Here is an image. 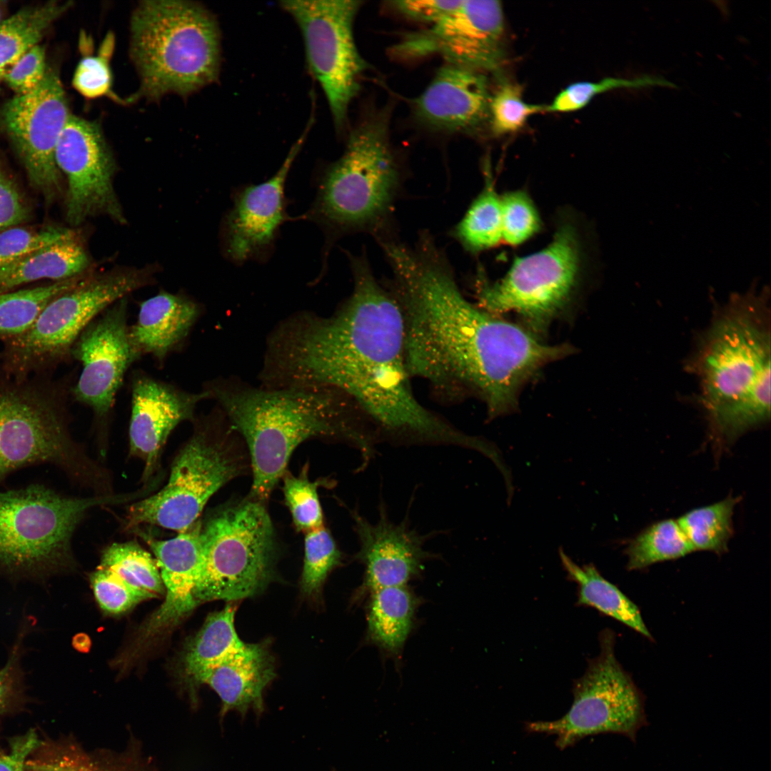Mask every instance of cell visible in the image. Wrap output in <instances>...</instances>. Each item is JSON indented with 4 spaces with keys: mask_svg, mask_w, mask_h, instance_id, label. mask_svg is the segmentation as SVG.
I'll list each match as a JSON object with an SVG mask.
<instances>
[{
    "mask_svg": "<svg viewBox=\"0 0 771 771\" xmlns=\"http://www.w3.org/2000/svg\"><path fill=\"white\" fill-rule=\"evenodd\" d=\"M347 256L351 295L330 316L301 311L280 321L266 338L259 385L340 390L361 409L378 443L465 447L468 434L413 391L396 297L376 279L364 253Z\"/></svg>",
    "mask_w": 771,
    "mask_h": 771,
    "instance_id": "6da1fadb",
    "label": "cell"
},
{
    "mask_svg": "<svg viewBox=\"0 0 771 771\" xmlns=\"http://www.w3.org/2000/svg\"><path fill=\"white\" fill-rule=\"evenodd\" d=\"M390 269L410 376L427 381L449 400L478 396L490 419L512 411L530 377L572 353L570 346L543 344L469 302L434 243L403 251Z\"/></svg>",
    "mask_w": 771,
    "mask_h": 771,
    "instance_id": "7a4b0ae2",
    "label": "cell"
},
{
    "mask_svg": "<svg viewBox=\"0 0 771 771\" xmlns=\"http://www.w3.org/2000/svg\"><path fill=\"white\" fill-rule=\"evenodd\" d=\"M240 435L248 454L253 481L249 496L266 504L287 471L289 460L306 440L345 442L369 458L374 442L369 423L349 396L328 387L269 388L236 377L205 383Z\"/></svg>",
    "mask_w": 771,
    "mask_h": 771,
    "instance_id": "3957f363",
    "label": "cell"
},
{
    "mask_svg": "<svg viewBox=\"0 0 771 771\" xmlns=\"http://www.w3.org/2000/svg\"><path fill=\"white\" fill-rule=\"evenodd\" d=\"M770 319L765 296L731 298L690 360L712 430L727 441L770 419Z\"/></svg>",
    "mask_w": 771,
    "mask_h": 771,
    "instance_id": "277c9868",
    "label": "cell"
},
{
    "mask_svg": "<svg viewBox=\"0 0 771 771\" xmlns=\"http://www.w3.org/2000/svg\"><path fill=\"white\" fill-rule=\"evenodd\" d=\"M72 380L69 374L18 379L0 362V483L18 470L49 464L96 495L112 491L108 471L71 433Z\"/></svg>",
    "mask_w": 771,
    "mask_h": 771,
    "instance_id": "5b68a950",
    "label": "cell"
},
{
    "mask_svg": "<svg viewBox=\"0 0 771 771\" xmlns=\"http://www.w3.org/2000/svg\"><path fill=\"white\" fill-rule=\"evenodd\" d=\"M389 114L362 121L350 133L342 156L325 171L309 217L335 238L366 232L393 234L395 201L404 181L390 141Z\"/></svg>",
    "mask_w": 771,
    "mask_h": 771,
    "instance_id": "8992f818",
    "label": "cell"
},
{
    "mask_svg": "<svg viewBox=\"0 0 771 771\" xmlns=\"http://www.w3.org/2000/svg\"><path fill=\"white\" fill-rule=\"evenodd\" d=\"M130 51L141 79L137 96H187L218 79V24L196 2L143 1L132 14Z\"/></svg>",
    "mask_w": 771,
    "mask_h": 771,
    "instance_id": "52a82bcc",
    "label": "cell"
},
{
    "mask_svg": "<svg viewBox=\"0 0 771 771\" xmlns=\"http://www.w3.org/2000/svg\"><path fill=\"white\" fill-rule=\"evenodd\" d=\"M144 490L64 495L46 485L0 490V576L46 580L74 565L71 540L93 508L133 503Z\"/></svg>",
    "mask_w": 771,
    "mask_h": 771,
    "instance_id": "ba28073f",
    "label": "cell"
},
{
    "mask_svg": "<svg viewBox=\"0 0 771 771\" xmlns=\"http://www.w3.org/2000/svg\"><path fill=\"white\" fill-rule=\"evenodd\" d=\"M166 485L131 503L126 528L157 525L178 533L198 520L209 499L250 468L246 447L222 409L196 417Z\"/></svg>",
    "mask_w": 771,
    "mask_h": 771,
    "instance_id": "9c48e42d",
    "label": "cell"
},
{
    "mask_svg": "<svg viewBox=\"0 0 771 771\" xmlns=\"http://www.w3.org/2000/svg\"><path fill=\"white\" fill-rule=\"evenodd\" d=\"M201 521L197 605L238 601L261 593L277 578L280 554L266 505L249 495L213 508Z\"/></svg>",
    "mask_w": 771,
    "mask_h": 771,
    "instance_id": "30bf717a",
    "label": "cell"
},
{
    "mask_svg": "<svg viewBox=\"0 0 771 771\" xmlns=\"http://www.w3.org/2000/svg\"><path fill=\"white\" fill-rule=\"evenodd\" d=\"M153 271L114 268L90 273L41 310L30 327L2 342L0 362L18 379L54 374L71 360V348L84 329L106 308L131 292L149 285Z\"/></svg>",
    "mask_w": 771,
    "mask_h": 771,
    "instance_id": "8fae6325",
    "label": "cell"
},
{
    "mask_svg": "<svg viewBox=\"0 0 771 771\" xmlns=\"http://www.w3.org/2000/svg\"><path fill=\"white\" fill-rule=\"evenodd\" d=\"M583 263L577 227L570 222L560 223L548 245L516 258L501 279L490 283L480 278L477 306L496 316L513 311L541 332L574 296Z\"/></svg>",
    "mask_w": 771,
    "mask_h": 771,
    "instance_id": "7c38bea8",
    "label": "cell"
},
{
    "mask_svg": "<svg viewBox=\"0 0 771 771\" xmlns=\"http://www.w3.org/2000/svg\"><path fill=\"white\" fill-rule=\"evenodd\" d=\"M573 695L562 717L530 722L527 730L555 735L556 746L563 750L601 733L621 734L635 742L638 731L647 725L643 698L616 660L610 631L601 634L600 652L576 680Z\"/></svg>",
    "mask_w": 771,
    "mask_h": 771,
    "instance_id": "4fadbf2b",
    "label": "cell"
},
{
    "mask_svg": "<svg viewBox=\"0 0 771 771\" xmlns=\"http://www.w3.org/2000/svg\"><path fill=\"white\" fill-rule=\"evenodd\" d=\"M359 0H284L303 37L309 70L321 86L337 129L344 128L349 106L360 91L368 64L354 38Z\"/></svg>",
    "mask_w": 771,
    "mask_h": 771,
    "instance_id": "5bb4252c",
    "label": "cell"
},
{
    "mask_svg": "<svg viewBox=\"0 0 771 771\" xmlns=\"http://www.w3.org/2000/svg\"><path fill=\"white\" fill-rule=\"evenodd\" d=\"M70 115L59 75L51 67H47L36 88L16 95L0 109V126L31 185L47 205L62 192V174L56 163L55 151Z\"/></svg>",
    "mask_w": 771,
    "mask_h": 771,
    "instance_id": "9a60e30c",
    "label": "cell"
},
{
    "mask_svg": "<svg viewBox=\"0 0 771 771\" xmlns=\"http://www.w3.org/2000/svg\"><path fill=\"white\" fill-rule=\"evenodd\" d=\"M504 14L500 1L461 0L428 29L405 34L393 46L401 59L435 54L446 64L482 73L498 72L503 60Z\"/></svg>",
    "mask_w": 771,
    "mask_h": 771,
    "instance_id": "2e32d148",
    "label": "cell"
},
{
    "mask_svg": "<svg viewBox=\"0 0 771 771\" xmlns=\"http://www.w3.org/2000/svg\"><path fill=\"white\" fill-rule=\"evenodd\" d=\"M55 161L66 179V218L71 226L96 216L126 223L113 183L115 160L97 122L71 114L58 140Z\"/></svg>",
    "mask_w": 771,
    "mask_h": 771,
    "instance_id": "e0dca14e",
    "label": "cell"
},
{
    "mask_svg": "<svg viewBox=\"0 0 771 771\" xmlns=\"http://www.w3.org/2000/svg\"><path fill=\"white\" fill-rule=\"evenodd\" d=\"M129 326L125 297L91 321L71 348V359L81 364L71 397L91 408L101 426L109 420L126 371L141 356L131 342Z\"/></svg>",
    "mask_w": 771,
    "mask_h": 771,
    "instance_id": "ac0fdd59",
    "label": "cell"
},
{
    "mask_svg": "<svg viewBox=\"0 0 771 771\" xmlns=\"http://www.w3.org/2000/svg\"><path fill=\"white\" fill-rule=\"evenodd\" d=\"M211 399L208 391L197 393L136 372L131 380V412L128 428L129 453L143 462L141 481L151 482L173 430L182 422H193L196 409Z\"/></svg>",
    "mask_w": 771,
    "mask_h": 771,
    "instance_id": "d6986e66",
    "label": "cell"
},
{
    "mask_svg": "<svg viewBox=\"0 0 771 771\" xmlns=\"http://www.w3.org/2000/svg\"><path fill=\"white\" fill-rule=\"evenodd\" d=\"M293 145L278 171L268 180L251 185L235 195L226 217L223 236L226 252L236 261H243L268 250L284 219V187L289 170L310 131Z\"/></svg>",
    "mask_w": 771,
    "mask_h": 771,
    "instance_id": "ffe728a7",
    "label": "cell"
},
{
    "mask_svg": "<svg viewBox=\"0 0 771 771\" xmlns=\"http://www.w3.org/2000/svg\"><path fill=\"white\" fill-rule=\"evenodd\" d=\"M351 514L359 543L355 558L365 567L364 589L405 586L433 555L424 549L430 534H420L407 520L398 524L390 521L384 503H381L374 523L356 511Z\"/></svg>",
    "mask_w": 771,
    "mask_h": 771,
    "instance_id": "44dd1931",
    "label": "cell"
},
{
    "mask_svg": "<svg viewBox=\"0 0 771 771\" xmlns=\"http://www.w3.org/2000/svg\"><path fill=\"white\" fill-rule=\"evenodd\" d=\"M490 94L484 73L446 64L412 100L417 120L435 131L469 133L488 120Z\"/></svg>",
    "mask_w": 771,
    "mask_h": 771,
    "instance_id": "7402d4cb",
    "label": "cell"
},
{
    "mask_svg": "<svg viewBox=\"0 0 771 771\" xmlns=\"http://www.w3.org/2000/svg\"><path fill=\"white\" fill-rule=\"evenodd\" d=\"M201 519L172 538L159 540L147 533L139 535L156 557L166 599L149 619L146 633L152 634L177 623L198 605L193 590L201 559Z\"/></svg>",
    "mask_w": 771,
    "mask_h": 771,
    "instance_id": "603a6c76",
    "label": "cell"
},
{
    "mask_svg": "<svg viewBox=\"0 0 771 771\" xmlns=\"http://www.w3.org/2000/svg\"><path fill=\"white\" fill-rule=\"evenodd\" d=\"M274 657L268 641L247 643L246 647L206 671L197 683L206 684L221 701V717L235 710H263V692L276 677Z\"/></svg>",
    "mask_w": 771,
    "mask_h": 771,
    "instance_id": "cb8c5ba5",
    "label": "cell"
},
{
    "mask_svg": "<svg viewBox=\"0 0 771 771\" xmlns=\"http://www.w3.org/2000/svg\"><path fill=\"white\" fill-rule=\"evenodd\" d=\"M201 314L199 305L181 294L161 291L142 301L136 321L129 326L132 343L142 356L158 363L188 336Z\"/></svg>",
    "mask_w": 771,
    "mask_h": 771,
    "instance_id": "d4e9b609",
    "label": "cell"
},
{
    "mask_svg": "<svg viewBox=\"0 0 771 771\" xmlns=\"http://www.w3.org/2000/svg\"><path fill=\"white\" fill-rule=\"evenodd\" d=\"M91 261L79 235L36 249L0 267V294L39 280L59 281L89 272Z\"/></svg>",
    "mask_w": 771,
    "mask_h": 771,
    "instance_id": "484cf974",
    "label": "cell"
},
{
    "mask_svg": "<svg viewBox=\"0 0 771 771\" xmlns=\"http://www.w3.org/2000/svg\"><path fill=\"white\" fill-rule=\"evenodd\" d=\"M561 564L571 580L578 587V605L592 607L652 640L640 611L615 585L607 580L593 564L575 563L562 548Z\"/></svg>",
    "mask_w": 771,
    "mask_h": 771,
    "instance_id": "4316f807",
    "label": "cell"
},
{
    "mask_svg": "<svg viewBox=\"0 0 771 771\" xmlns=\"http://www.w3.org/2000/svg\"><path fill=\"white\" fill-rule=\"evenodd\" d=\"M416 599L405 586L371 591L368 607L369 640L382 649L396 654L411 630Z\"/></svg>",
    "mask_w": 771,
    "mask_h": 771,
    "instance_id": "83f0119b",
    "label": "cell"
},
{
    "mask_svg": "<svg viewBox=\"0 0 771 771\" xmlns=\"http://www.w3.org/2000/svg\"><path fill=\"white\" fill-rule=\"evenodd\" d=\"M237 604L228 602L223 609L211 613L191 640L184 657L188 676L197 682L208 669L243 649L247 643L235 628Z\"/></svg>",
    "mask_w": 771,
    "mask_h": 771,
    "instance_id": "f1b7e54d",
    "label": "cell"
},
{
    "mask_svg": "<svg viewBox=\"0 0 771 771\" xmlns=\"http://www.w3.org/2000/svg\"><path fill=\"white\" fill-rule=\"evenodd\" d=\"M70 1H49L28 6L0 23V76L39 42L50 26L71 7Z\"/></svg>",
    "mask_w": 771,
    "mask_h": 771,
    "instance_id": "f546056e",
    "label": "cell"
},
{
    "mask_svg": "<svg viewBox=\"0 0 771 771\" xmlns=\"http://www.w3.org/2000/svg\"><path fill=\"white\" fill-rule=\"evenodd\" d=\"M484 178L482 191L452 232L461 246L473 253L490 249L503 242L500 196L487 166L484 168Z\"/></svg>",
    "mask_w": 771,
    "mask_h": 771,
    "instance_id": "4dcf8cb0",
    "label": "cell"
},
{
    "mask_svg": "<svg viewBox=\"0 0 771 771\" xmlns=\"http://www.w3.org/2000/svg\"><path fill=\"white\" fill-rule=\"evenodd\" d=\"M99 567L111 571L143 600L156 598L164 592L156 559L135 542L109 545L102 553Z\"/></svg>",
    "mask_w": 771,
    "mask_h": 771,
    "instance_id": "1f68e13d",
    "label": "cell"
},
{
    "mask_svg": "<svg viewBox=\"0 0 771 771\" xmlns=\"http://www.w3.org/2000/svg\"><path fill=\"white\" fill-rule=\"evenodd\" d=\"M26 771H156L136 754L89 752L75 744L56 747L46 758L28 760Z\"/></svg>",
    "mask_w": 771,
    "mask_h": 771,
    "instance_id": "d6a6232c",
    "label": "cell"
},
{
    "mask_svg": "<svg viewBox=\"0 0 771 771\" xmlns=\"http://www.w3.org/2000/svg\"><path fill=\"white\" fill-rule=\"evenodd\" d=\"M84 277L85 275H80L44 286L0 294L1 342L24 333L49 301L75 286Z\"/></svg>",
    "mask_w": 771,
    "mask_h": 771,
    "instance_id": "836d02e7",
    "label": "cell"
},
{
    "mask_svg": "<svg viewBox=\"0 0 771 771\" xmlns=\"http://www.w3.org/2000/svg\"><path fill=\"white\" fill-rule=\"evenodd\" d=\"M694 550L677 520H662L629 543L625 550L628 569L640 570L656 563L683 557Z\"/></svg>",
    "mask_w": 771,
    "mask_h": 771,
    "instance_id": "e575fe53",
    "label": "cell"
},
{
    "mask_svg": "<svg viewBox=\"0 0 771 771\" xmlns=\"http://www.w3.org/2000/svg\"><path fill=\"white\" fill-rule=\"evenodd\" d=\"M737 498L692 510L677 521L694 550L722 553L732 533V515Z\"/></svg>",
    "mask_w": 771,
    "mask_h": 771,
    "instance_id": "d590c367",
    "label": "cell"
},
{
    "mask_svg": "<svg viewBox=\"0 0 771 771\" xmlns=\"http://www.w3.org/2000/svg\"><path fill=\"white\" fill-rule=\"evenodd\" d=\"M342 558L333 537L324 525L306 532L299 583L301 594L308 600L318 599L326 580L341 564Z\"/></svg>",
    "mask_w": 771,
    "mask_h": 771,
    "instance_id": "8d00e7d4",
    "label": "cell"
},
{
    "mask_svg": "<svg viewBox=\"0 0 771 771\" xmlns=\"http://www.w3.org/2000/svg\"><path fill=\"white\" fill-rule=\"evenodd\" d=\"M656 86H675L661 76L647 74L635 79L607 77L598 81H578L560 91L550 104L545 105V112H573L584 108L595 96L607 91L620 88L640 89Z\"/></svg>",
    "mask_w": 771,
    "mask_h": 771,
    "instance_id": "74e56055",
    "label": "cell"
},
{
    "mask_svg": "<svg viewBox=\"0 0 771 771\" xmlns=\"http://www.w3.org/2000/svg\"><path fill=\"white\" fill-rule=\"evenodd\" d=\"M305 465L298 475L286 471L282 477L286 506L298 531L305 533L323 525V515L318 488L322 480L311 481Z\"/></svg>",
    "mask_w": 771,
    "mask_h": 771,
    "instance_id": "f35d334b",
    "label": "cell"
},
{
    "mask_svg": "<svg viewBox=\"0 0 771 771\" xmlns=\"http://www.w3.org/2000/svg\"><path fill=\"white\" fill-rule=\"evenodd\" d=\"M545 110V105L524 101L520 86L504 82L490 99L488 120L492 133L499 136L517 132L532 116Z\"/></svg>",
    "mask_w": 771,
    "mask_h": 771,
    "instance_id": "ab89813d",
    "label": "cell"
},
{
    "mask_svg": "<svg viewBox=\"0 0 771 771\" xmlns=\"http://www.w3.org/2000/svg\"><path fill=\"white\" fill-rule=\"evenodd\" d=\"M502 241L518 246L542 228L539 213L530 196L523 190L508 191L500 196Z\"/></svg>",
    "mask_w": 771,
    "mask_h": 771,
    "instance_id": "60d3db41",
    "label": "cell"
},
{
    "mask_svg": "<svg viewBox=\"0 0 771 771\" xmlns=\"http://www.w3.org/2000/svg\"><path fill=\"white\" fill-rule=\"evenodd\" d=\"M74 229L57 226H15L0 233V267L70 236Z\"/></svg>",
    "mask_w": 771,
    "mask_h": 771,
    "instance_id": "b9f144b4",
    "label": "cell"
},
{
    "mask_svg": "<svg viewBox=\"0 0 771 771\" xmlns=\"http://www.w3.org/2000/svg\"><path fill=\"white\" fill-rule=\"evenodd\" d=\"M114 46L113 35H107L97 55L86 56L80 61L74 72L73 86L84 96L96 99L106 96L119 101L111 89L109 60Z\"/></svg>",
    "mask_w": 771,
    "mask_h": 771,
    "instance_id": "7bdbcfd3",
    "label": "cell"
},
{
    "mask_svg": "<svg viewBox=\"0 0 771 771\" xmlns=\"http://www.w3.org/2000/svg\"><path fill=\"white\" fill-rule=\"evenodd\" d=\"M94 596L101 608L111 614L131 609L142 598L111 571L98 567L90 576Z\"/></svg>",
    "mask_w": 771,
    "mask_h": 771,
    "instance_id": "ee69618b",
    "label": "cell"
},
{
    "mask_svg": "<svg viewBox=\"0 0 771 771\" xmlns=\"http://www.w3.org/2000/svg\"><path fill=\"white\" fill-rule=\"evenodd\" d=\"M29 628L25 623L22 625L5 664L0 668V715L11 708L24 694L22 659L24 642Z\"/></svg>",
    "mask_w": 771,
    "mask_h": 771,
    "instance_id": "f6af8a7d",
    "label": "cell"
},
{
    "mask_svg": "<svg viewBox=\"0 0 771 771\" xmlns=\"http://www.w3.org/2000/svg\"><path fill=\"white\" fill-rule=\"evenodd\" d=\"M31 208L0 155V233L29 221Z\"/></svg>",
    "mask_w": 771,
    "mask_h": 771,
    "instance_id": "bcb514c9",
    "label": "cell"
},
{
    "mask_svg": "<svg viewBox=\"0 0 771 771\" xmlns=\"http://www.w3.org/2000/svg\"><path fill=\"white\" fill-rule=\"evenodd\" d=\"M47 66L45 49L37 44L23 54L4 74L3 80L16 94H27L43 80Z\"/></svg>",
    "mask_w": 771,
    "mask_h": 771,
    "instance_id": "7dc6e473",
    "label": "cell"
},
{
    "mask_svg": "<svg viewBox=\"0 0 771 771\" xmlns=\"http://www.w3.org/2000/svg\"><path fill=\"white\" fill-rule=\"evenodd\" d=\"M461 0L392 1L390 6L412 20L430 26L436 24L460 4Z\"/></svg>",
    "mask_w": 771,
    "mask_h": 771,
    "instance_id": "c3c4849f",
    "label": "cell"
},
{
    "mask_svg": "<svg viewBox=\"0 0 771 771\" xmlns=\"http://www.w3.org/2000/svg\"><path fill=\"white\" fill-rule=\"evenodd\" d=\"M39 743L38 737L34 731L16 737L7 752L0 753V771H26V763L29 756Z\"/></svg>",
    "mask_w": 771,
    "mask_h": 771,
    "instance_id": "681fc988",
    "label": "cell"
},
{
    "mask_svg": "<svg viewBox=\"0 0 771 771\" xmlns=\"http://www.w3.org/2000/svg\"><path fill=\"white\" fill-rule=\"evenodd\" d=\"M89 639L87 638L86 635L83 634H79L74 638L73 645L76 649L81 651L86 650V647L87 645L89 646Z\"/></svg>",
    "mask_w": 771,
    "mask_h": 771,
    "instance_id": "f907efd6",
    "label": "cell"
},
{
    "mask_svg": "<svg viewBox=\"0 0 771 771\" xmlns=\"http://www.w3.org/2000/svg\"><path fill=\"white\" fill-rule=\"evenodd\" d=\"M4 1H0V23L4 20L2 19L3 13H4Z\"/></svg>",
    "mask_w": 771,
    "mask_h": 771,
    "instance_id": "816d5d0a",
    "label": "cell"
},
{
    "mask_svg": "<svg viewBox=\"0 0 771 771\" xmlns=\"http://www.w3.org/2000/svg\"><path fill=\"white\" fill-rule=\"evenodd\" d=\"M1 80H3V78H2L1 76H0V83H1Z\"/></svg>",
    "mask_w": 771,
    "mask_h": 771,
    "instance_id": "f5cc1de1",
    "label": "cell"
}]
</instances>
